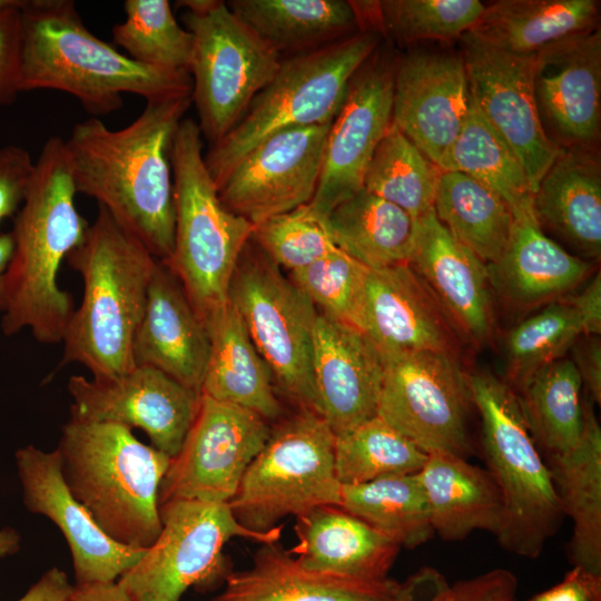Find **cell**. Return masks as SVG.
<instances>
[{
  "mask_svg": "<svg viewBox=\"0 0 601 601\" xmlns=\"http://www.w3.org/2000/svg\"><path fill=\"white\" fill-rule=\"evenodd\" d=\"M191 104V96L148 101L121 129L91 117L65 139L77 193L95 198L162 262L174 248L171 145Z\"/></svg>",
  "mask_w": 601,
  "mask_h": 601,
  "instance_id": "1",
  "label": "cell"
},
{
  "mask_svg": "<svg viewBox=\"0 0 601 601\" xmlns=\"http://www.w3.org/2000/svg\"><path fill=\"white\" fill-rule=\"evenodd\" d=\"M77 194L65 139L50 137L35 160L27 196L10 230L13 253L0 322L4 336L29 329L41 344L62 343L75 308L58 275L90 225L78 211Z\"/></svg>",
  "mask_w": 601,
  "mask_h": 601,
  "instance_id": "2",
  "label": "cell"
},
{
  "mask_svg": "<svg viewBox=\"0 0 601 601\" xmlns=\"http://www.w3.org/2000/svg\"><path fill=\"white\" fill-rule=\"evenodd\" d=\"M22 91L51 89L77 98L87 112L108 115L122 95L148 101L191 96L189 73L141 65L96 37L71 0H23Z\"/></svg>",
  "mask_w": 601,
  "mask_h": 601,
  "instance_id": "3",
  "label": "cell"
},
{
  "mask_svg": "<svg viewBox=\"0 0 601 601\" xmlns=\"http://www.w3.org/2000/svg\"><path fill=\"white\" fill-rule=\"evenodd\" d=\"M66 262L81 277L82 297L67 326L58 368L80 364L96 380L127 373L135 367L132 341L158 258L98 206Z\"/></svg>",
  "mask_w": 601,
  "mask_h": 601,
  "instance_id": "4",
  "label": "cell"
},
{
  "mask_svg": "<svg viewBox=\"0 0 601 601\" xmlns=\"http://www.w3.org/2000/svg\"><path fill=\"white\" fill-rule=\"evenodd\" d=\"M56 450L70 493L110 539L142 550L156 541L159 487L171 457L125 425L73 417Z\"/></svg>",
  "mask_w": 601,
  "mask_h": 601,
  "instance_id": "5",
  "label": "cell"
},
{
  "mask_svg": "<svg viewBox=\"0 0 601 601\" xmlns=\"http://www.w3.org/2000/svg\"><path fill=\"white\" fill-rule=\"evenodd\" d=\"M197 121L184 118L171 145L175 233L165 262L205 323L228 304L230 280L254 226L228 210L206 167Z\"/></svg>",
  "mask_w": 601,
  "mask_h": 601,
  "instance_id": "6",
  "label": "cell"
},
{
  "mask_svg": "<svg viewBox=\"0 0 601 601\" xmlns=\"http://www.w3.org/2000/svg\"><path fill=\"white\" fill-rule=\"evenodd\" d=\"M473 407L482 424L487 470L504 502L497 543L508 552L535 559L564 520L549 467L536 447L514 391L486 371H466Z\"/></svg>",
  "mask_w": 601,
  "mask_h": 601,
  "instance_id": "7",
  "label": "cell"
},
{
  "mask_svg": "<svg viewBox=\"0 0 601 601\" xmlns=\"http://www.w3.org/2000/svg\"><path fill=\"white\" fill-rule=\"evenodd\" d=\"M380 32L364 29L323 47L282 58L270 82L237 125L204 155L216 187L267 136L332 122L359 68L375 53Z\"/></svg>",
  "mask_w": 601,
  "mask_h": 601,
  "instance_id": "8",
  "label": "cell"
},
{
  "mask_svg": "<svg viewBox=\"0 0 601 601\" xmlns=\"http://www.w3.org/2000/svg\"><path fill=\"white\" fill-rule=\"evenodd\" d=\"M335 434L317 412L297 408L282 420L246 470L229 506L238 522L268 532L287 518L341 504Z\"/></svg>",
  "mask_w": 601,
  "mask_h": 601,
  "instance_id": "9",
  "label": "cell"
},
{
  "mask_svg": "<svg viewBox=\"0 0 601 601\" xmlns=\"http://www.w3.org/2000/svg\"><path fill=\"white\" fill-rule=\"evenodd\" d=\"M193 36L191 101L201 135L214 145L243 118L276 75L282 57L237 18L227 2L184 0Z\"/></svg>",
  "mask_w": 601,
  "mask_h": 601,
  "instance_id": "10",
  "label": "cell"
},
{
  "mask_svg": "<svg viewBox=\"0 0 601 601\" xmlns=\"http://www.w3.org/2000/svg\"><path fill=\"white\" fill-rule=\"evenodd\" d=\"M159 514L161 530L156 541L117 580L132 601H180L190 588L210 590L231 572L224 554L229 540L277 543L283 529L245 528L229 503L171 500L159 505Z\"/></svg>",
  "mask_w": 601,
  "mask_h": 601,
  "instance_id": "11",
  "label": "cell"
},
{
  "mask_svg": "<svg viewBox=\"0 0 601 601\" xmlns=\"http://www.w3.org/2000/svg\"><path fill=\"white\" fill-rule=\"evenodd\" d=\"M228 302L275 385L297 408L319 413L312 374L317 309L250 238L234 270Z\"/></svg>",
  "mask_w": 601,
  "mask_h": 601,
  "instance_id": "12",
  "label": "cell"
},
{
  "mask_svg": "<svg viewBox=\"0 0 601 601\" xmlns=\"http://www.w3.org/2000/svg\"><path fill=\"white\" fill-rule=\"evenodd\" d=\"M471 408L466 371L457 356L426 351L384 358L376 415L425 453L466 459Z\"/></svg>",
  "mask_w": 601,
  "mask_h": 601,
  "instance_id": "13",
  "label": "cell"
},
{
  "mask_svg": "<svg viewBox=\"0 0 601 601\" xmlns=\"http://www.w3.org/2000/svg\"><path fill=\"white\" fill-rule=\"evenodd\" d=\"M270 431L257 413L201 395L195 421L161 481L159 505L171 500L229 503Z\"/></svg>",
  "mask_w": 601,
  "mask_h": 601,
  "instance_id": "14",
  "label": "cell"
},
{
  "mask_svg": "<svg viewBox=\"0 0 601 601\" xmlns=\"http://www.w3.org/2000/svg\"><path fill=\"white\" fill-rule=\"evenodd\" d=\"M332 122L267 136L217 186L223 205L254 227L308 204L318 185Z\"/></svg>",
  "mask_w": 601,
  "mask_h": 601,
  "instance_id": "15",
  "label": "cell"
},
{
  "mask_svg": "<svg viewBox=\"0 0 601 601\" xmlns=\"http://www.w3.org/2000/svg\"><path fill=\"white\" fill-rule=\"evenodd\" d=\"M470 91L520 158L534 193L560 147L546 135L535 97L538 56H519L461 36Z\"/></svg>",
  "mask_w": 601,
  "mask_h": 601,
  "instance_id": "16",
  "label": "cell"
},
{
  "mask_svg": "<svg viewBox=\"0 0 601 601\" xmlns=\"http://www.w3.org/2000/svg\"><path fill=\"white\" fill-rule=\"evenodd\" d=\"M70 417L140 428L151 446L174 457L197 415L201 394L161 371L139 365L114 378L71 375Z\"/></svg>",
  "mask_w": 601,
  "mask_h": 601,
  "instance_id": "17",
  "label": "cell"
},
{
  "mask_svg": "<svg viewBox=\"0 0 601 601\" xmlns=\"http://www.w3.org/2000/svg\"><path fill=\"white\" fill-rule=\"evenodd\" d=\"M372 57L352 78L328 130L318 185L307 204L324 218L364 187L373 154L392 125L393 66Z\"/></svg>",
  "mask_w": 601,
  "mask_h": 601,
  "instance_id": "18",
  "label": "cell"
},
{
  "mask_svg": "<svg viewBox=\"0 0 601 601\" xmlns=\"http://www.w3.org/2000/svg\"><path fill=\"white\" fill-rule=\"evenodd\" d=\"M14 456L24 506L61 531L70 549L76 585L114 582L142 556L146 549L110 539L72 496L57 450L46 452L29 444Z\"/></svg>",
  "mask_w": 601,
  "mask_h": 601,
  "instance_id": "19",
  "label": "cell"
},
{
  "mask_svg": "<svg viewBox=\"0 0 601 601\" xmlns=\"http://www.w3.org/2000/svg\"><path fill=\"white\" fill-rule=\"evenodd\" d=\"M357 328L383 359L426 351L457 356L462 342L432 290L408 264L368 268Z\"/></svg>",
  "mask_w": 601,
  "mask_h": 601,
  "instance_id": "20",
  "label": "cell"
},
{
  "mask_svg": "<svg viewBox=\"0 0 601 601\" xmlns=\"http://www.w3.org/2000/svg\"><path fill=\"white\" fill-rule=\"evenodd\" d=\"M472 102L462 56L416 52L393 66L392 125L436 167Z\"/></svg>",
  "mask_w": 601,
  "mask_h": 601,
  "instance_id": "21",
  "label": "cell"
},
{
  "mask_svg": "<svg viewBox=\"0 0 601 601\" xmlns=\"http://www.w3.org/2000/svg\"><path fill=\"white\" fill-rule=\"evenodd\" d=\"M408 265L432 290L462 341L477 348L492 343L495 316L489 266L441 224L434 210L416 219Z\"/></svg>",
  "mask_w": 601,
  "mask_h": 601,
  "instance_id": "22",
  "label": "cell"
},
{
  "mask_svg": "<svg viewBox=\"0 0 601 601\" xmlns=\"http://www.w3.org/2000/svg\"><path fill=\"white\" fill-rule=\"evenodd\" d=\"M312 374L319 414L335 435L376 416L384 359L356 327L317 314Z\"/></svg>",
  "mask_w": 601,
  "mask_h": 601,
  "instance_id": "23",
  "label": "cell"
},
{
  "mask_svg": "<svg viewBox=\"0 0 601 601\" xmlns=\"http://www.w3.org/2000/svg\"><path fill=\"white\" fill-rule=\"evenodd\" d=\"M209 352L205 323L179 279L158 259L132 341L135 366L157 368L201 394Z\"/></svg>",
  "mask_w": 601,
  "mask_h": 601,
  "instance_id": "24",
  "label": "cell"
},
{
  "mask_svg": "<svg viewBox=\"0 0 601 601\" xmlns=\"http://www.w3.org/2000/svg\"><path fill=\"white\" fill-rule=\"evenodd\" d=\"M509 242L489 265L493 289L516 309L538 308L571 294L593 269L590 260L568 253L543 233L532 197L512 208Z\"/></svg>",
  "mask_w": 601,
  "mask_h": 601,
  "instance_id": "25",
  "label": "cell"
},
{
  "mask_svg": "<svg viewBox=\"0 0 601 601\" xmlns=\"http://www.w3.org/2000/svg\"><path fill=\"white\" fill-rule=\"evenodd\" d=\"M535 97L571 145L597 141L601 122V32L593 29L539 55Z\"/></svg>",
  "mask_w": 601,
  "mask_h": 601,
  "instance_id": "26",
  "label": "cell"
},
{
  "mask_svg": "<svg viewBox=\"0 0 601 601\" xmlns=\"http://www.w3.org/2000/svg\"><path fill=\"white\" fill-rule=\"evenodd\" d=\"M288 551L306 569L362 581L388 579L401 545L339 505L296 518Z\"/></svg>",
  "mask_w": 601,
  "mask_h": 601,
  "instance_id": "27",
  "label": "cell"
},
{
  "mask_svg": "<svg viewBox=\"0 0 601 601\" xmlns=\"http://www.w3.org/2000/svg\"><path fill=\"white\" fill-rule=\"evenodd\" d=\"M400 582L362 581L300 565L277 543L263 544L248 569L231 571L211 601H386Z\"/></svg>",
  "mask_w": 601,
  "mask_h": 601,
  "instance_id": "28",
  "label": "cell"
},
{
  "mask_svg": "<svg viewBox=\"0 0 601 601\" xmlns=\"http://www.w3.org/2000/svg\"><path fill=\"white\" fill-rule=\"evenodd\" d=\"M417 477L434 534L460 541L476 530L497 536L504 524L501 490L487 469L443 452L428 453Z\"/></svg>",
  "mask_w": 601,
  "mask_h": 601,
  "instance_id": "29",
  "label": "cell"
},
{
  "mask_svg": "<svg viewBox=\"0 0 601 601\" xmlns=\"http://www.w3.org/2000/svg\"><path fill=\"white\" fill-rule=\"evenodd\" d=\"M534 214L589 259L601 255V170L583 149H560L532 196Z\"/></svg>",
  "mask_w": 601,
  "mask_h": 601,
  "instance_id": "30",
  "label": "cell"
},
{
  "mask_svg": "<svg viewBox=\"0 0 601 601\" xmlns=\"http://www.w3.org/2000/svg\"><path fill=\"white\" fill-rule=\"evenodd\" d=\"M584 430L572 450L543 457L564 513L573 523L569 561L601 575V427L583 395Z\"/></svg>",
  "mask_w": 601,
  "mask_h": 601,
  "instance_id": "31",
  "label": "cell"
},
{
  "mask_svg": "<svg viewBox=\"0 0 601 601\" xmlns=\"http://www.w3.org/2000/svg\"><path fill=\"white\" fill-rule=\"evenodd\" d=\"M595 0H501L465 33L499 50L538 56L597 28Z\"/></svg>",
  "mask_w": 601,
  "mask_h": 601,
  "instance_id": "32",
  "label": "cell"
},
{
  "mask_svg": "<svg viewBox=\"0 0 601 601\" xmlns=\"http://www.w3.org/2000/svg\"><path fill=\"white\" fill-rule=\"evenodd\" d=\"M206 328L210 352L201 395L250 410L267 422L279 418L283 407L272 374L229 302Z\"/></svg>",
  "mask_w": 601,
  "mask_h": 601,
  "instance_id": "33",
  "label": "cell"
},
{
  "mask_svg": "<svg viewBox=\"0 0 601 601\" xmlns=\"http://www.w3.org/2000/svg\"><path fill=\"white\" fill-rule=\"evenodd\" d=\"M227 6L282 58L323 47L361 27L352 1L230 0Z\"/></svg>",
  "mask_w": 601,
  "mask_h": 601,
  "instance_id": "34",
  "label": "cell"
},
{
  "mask_svg": "<svg viewBox=\"0 0 601 601\" xmlns=\"http://www.w3.org/2000/svg\"><path fill=\"white\" fill-rule=\"evenodd\" d=\"M326 223L336 247L370 269L411 260L416 220L365 188L335 206Z\"/></svg>",
  "mask_w": 601,
  "mask_h": 601,
  "instance_id": "35",
  "label": "cell"
},
{
  "mask_svg": "<svg viewBox=\"0 0 601 601\" xmlns=\"http://www.w3.org/2000/svg\"><path fill=\"white\" fill-rule=\"evenodd\" d=\"M582 391L573 361L562 357L536 371L514 392L543 457L565 453L580 442L584 430Z\"/></svg>",
  "mask_w": 601,
  "mask_h": 601,
  "instance_id": "36",
  "label": "cell"
},
{
  "mask_svg": "<svg viewBox=\"0 0 601 601\" xmlns=\"http://www.w3.org/2000/svg\"><path fill=\"white\" fill-rule=\"evenodd\" d=\"M442 225L487 266L509 242L513 213L496 193L455 171H441L433 205Z\"/></svg>",
  "mask_w": 601,
  "mask_h": 601,
  "instance_id": "37",
  "label": "cell"
},
{
  "mask_svg": "<svg viewBox=\"0 0 601 601\" xmlns=\"http://www.w3.org/2000/svg\"><path fill=\"white\" fill-rule=\"evenodd\" d=\"M437 168L475 179L502 197L511 208L533 196L520 158L484 117L473 98L459 135Z\"/></svg>",
  "mask_w": 601,
  "mask_h": 601,
  "instance_id": "38",
  "label": "cell"
},
{
  "mask_svg": "<svg viewBox=\"0 0 601 601\" xmlns=\"http://www.w3.org/2000/svg\"><path fill=\"white\" fill-rule=\"evenodd\" d=\"M339 506L392 538L401 548H417L434 535L417 473L342 484Z\"/></svg>",
  "mask_w": 601,
  "mask_h": 601,
  "instance_id": "39",
  "label": "cell"
},
{
  "mask_svg": "<svg viewBox=\"0 0 601 601\" xmlns=\"http://www.w3.org/2000/svg\"><path fill=\"white\" fill-rule=\"evenodd\" d=\"M427 453L377 415L335 435L334 465L341 484L415 474Z\"/></svg>",
  "mask_w": 601,
  "mask_h": 601,
  "instance_id": "40",
  "label": "cell"
},
{
  "mask_svg": "<svg viewBox=\"0 0 601 601\" xmlns=\"http://www.w3.org/2000/svg\"><path fill=\"white\" fill-rule=\"evenodd\" d=\"M441 170L395 126L376 147L364 187L415 220L433 210Z\"/></svg>",
  "mask_w": 601,
  "mask_h": 601,
  "instance_id": "41",
  "label": "cell"
},
{
  "mask_svg": "<svg viewBox=\"0 0 601 601\" xmlns=\"http://www.w3.org/2000/svg\"><path fill=\"white\" fill-rule=\"evenodd\" d=\"M358 19L400 42L447 40L467 32L485 6L477 0L352 1Z\"/></svg>",
  "mask_w": 601,
  "mask_h": 601,
  "instance_id": "42",
  "label": "cell"
},
{
  "mask_svg": "<svg viewBox=\"0 0 601 601\" xmlns=\"http://www.w3.org/2000/svg\"><path fill=\"white\" fill-rule=\"evenodd\" d=\"M125 20L112 41L132 60L161 70L189 73L193 36L176 20L168 0H126Z\"/></svg>",
  "mask_w": 601,
  "mask_h": 601,
  "instance_id": "43",
  "label": "cell"
},
{
  "mask_svg": "<svg viewBox=\"0 0 601 601\" xmlns=\"http://www.w3.org/2000/svg\"><path fill=\"white\" fill-rule=\"evenodd\" d=\"M583 336L580 318L564 299L549 303L513 326L504 337V382L516 392L545 365L564 357Z\"/></svg>",
  "mask_w": 601,
  "mask_h": 601,
  "instance_id": "44",
  "label": "cell"
},
{
  "mask_svg": "<svg viewBox=\"0 0 601 601\" xmlns=\"http://www.w3.org/2000/svg\"><path fill=\"white\" fill-rule=\"evenodd\" d=\"M367 270L337 248L288 277L318 313L357 328Z\"/></svg>",
  "mask_w": 601,
  "mask_h": 601,
  "instance_id": "45",
  "label": "cell"
},
{
  "mask_svg": "<svg viewBox=\"0 0 601 601\" xmlns=\"http://www.w3.org/2000/svg\"><path fill=\"white\" fill-rule=\"evenodd\" d=\"M252 239L280 268H303L337 249L326 218L303 205L255 226Z\"/></svg>",
  "mask_w": 601,
  "mask_h": 601,
  "instance_id": "46",
  "label": "cell"
},
{
  "mask_svg": "<svg viewBox=\"0 0 601 601\" xmlns=\"http://www.w3.org/2000/svg\"><path fill=\"white\" fill-rule=\"evenodd\" d=\"M23 0L0 7V107L12 104L20 89L21 17Z\"/></svg>",
  "mask_w": 601,
  "mask_h": 601,
  "instance_id": "47",
  "label": "cell"
},
{
  "mask_svg": "<svg viewBox=\"0 0 601 601\" xmlns=\"http://www.w3.org/2000/svg\"><path fill=\"white\" fill-rule=\"evenodd\" d=\"M518 578L508 569L496 568L453 584L445 581L433 601H515Z\"/></svg>",
  "mask_w": 601,
  "mask_h": 601,
  "instance_id": "48",
  "label": "cell"
},
{
  "mask_svg": "<svg viewBox=\"0 0 601 601\" xmlns=\"http://www.w3.org/2000/svg\"><path fill=\"white\" fill-rule=\"evenodd\" d=\"M35 161L21 146L0 147V226L14 217L27 196Z\"/></svg>",
  "mask_w": 601,
  "mask_h": 601,
  "instance_id": "49",
  "label": "cell"
},
{
  "mask_svg": "<svg viewBox=\"0 0 601 601\" xmlns=\"http://www.w3.org/2000/svg\"><path fill=\"white\" fill-rule=\"evenodd\" d=\"M529 601H601V575L573 566L561 582Z\"/></svg>",
  "mask_w": 601,
  "mask_h": 601,
  "instance_id": "50",
  "label": "cell"
},
{
  "mask_svg": "<svg viewBox=\"0 0 601 601\" xmlns=\"http://www.w3.org/2000/svg\"><path fill=\"white\" fill-rule=\"evenodd\" d=\"M572 359L582 382L583 395L601 404V342L599 336H583L572 346Z\"/></svg>",
  "mask_w": 601,
  "mask_h": 601,
  "instance_id": "51",
  "label": "cell"
},
{
  "mask_svg": "<svg viewBox=\"0 0 601 601\" xmlns=\"http://www.w3.org/2000/svg\"><path fill=\"white\" fill-rule=\"evenodd\" d=\"M561 299V298H560ZM578 314L583 336L601 334V274L597 272L578 293L562 297Z\"/></svg>",
  "mask_w": 601,
  "mask_h": 601,
  "instance_id": "52",
  "label": "cell"
},
{
  "mask_svg": "<svg viewBox=\"0 0 601 601\" xmlns=\"http://www.w3.org/2000/svg\"><path fill=\"white\" fill-rule=\"evenodd\" d=\"M445 581L444 575L436 569L421 568L405 581L400 582L395 592L386 601H433Z\"/></svg>",
  "mask_w": 601,
  "mask_h": 601,
  "instance_id": "53",
  "label": "cell"
},
{
  "mask_svg": "<svg viewBox=\"0 0 601 601\" xmlns=\"http://www.w3.org/2000/svg\"><path fill=\"white\" fill-rule=\"evenodd\" d=\"M72 591L66 573L51 568L18 601H69Z\"/></svg>",
  "mask_w": 601,
  "mask_h": 601,
  "instance_id": "54",
  "label": "cell"
},
{
  "mask_svg": "<svg viewBox=\"0 0 601 601\" xmlns=\"http://www.w3.org/2000/svg\"><path fill=\"white\" fill-rule=\"evenodd\" d=\"M69 601H132L125 590L117 583L104 582L85 585L73 584Z\"/></svg>",
  "mask_w": 601,
  "mask_h": 601,
  "instance_id": "55",
  "label": "cell"
},
{
  "mask_svg": "<svg viewBox=\"0 0 601 601\" xmlns=\"http://www.w3.org/2000/svg\"><path fill=\"white\" fill-rule=\"evenodd\" d=\"M13 253V238L10 231L0 230V314L7 307V273Z\"/></svg>",
  "mask_w": 601,
  "mask_h": 601,
  "instance_id": "56",
  "label": "cell"
},
{
  "mask_svg": "<svg viewBox=\"0 0 601 601\" xmlns=\"http://www.w3.org/2000/svg\"><path fill=\"white\" fill-rule=\"evenodd\" d=\"M19 533L11 528H4L0 530V556L13 554L19 551Z\"/></svg>",
  "mask_w": 601,
  "mask_h": 601,
  "instance_id": "57",
  "label": "cell"
},
{
  "mask_svg": "<svg viewBox=\"0 0 601 601\" xmlns=\"http://www.w3.org/2000/svg\"><path fill=\"white\" fill-rule=\"evenodd\" d=\"M10 0H0V7L7 4Z\"/></svg>",
  "mask_w": 601,
  "mask_h": 601,
  "instance_id": "58",
  "label": "cell"
}]
</instances>
